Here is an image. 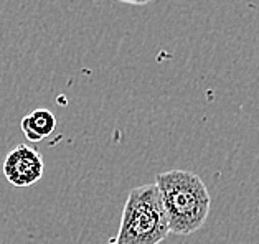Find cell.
<instances>
[{
  "label": "cell",
  "mask_w": 259,
  "mask_h": 244,
  "mask_svg": "<svg viewBox=\"0 0 259 244\" xmlns=\"http://www.w3.org/2000/svg\"><path fill=\"white\" fill-rule=\"evenodd\" d=\"M163 208H165L170 233L187 236L205 224L211 208V197L198 175L187 170H170L155 178Z\"/></svg>",
  "instance_id": "cell-1"
},
{
  "label": "cell",
  "mask_w": 259,
  "mask_h": 244,
  "mask_svg": "<svg viewBox=\"0 0 259 244\" xmlns=\"http://www.w3.org/2000/svg\"><path fill=\"white\" fill-rule=\"evenodd\" d=\"M170 234L162 195L155 183L132 188L114 239L121 244H160Z\"/></svg>",
  "instance_id": "cell-2"
},
{
  "label": "cell",
  "mask_w": 259,
  "mask_h": 244,
  "mask_svg": "<svg viewBox=\"0 0 259 244\" xmlns=\"http://www.w3.org/2000/svg\"><path fill=\"white\" fill-rule=\"evenodd\" d=\"M2 172L10 185L17 188H27L41 180L45 172V162L35 147L28 143H20L7 154Z\"/></svg>",
  "instance_id": "cell-3"
},
{
  "label": "cell",
  "mask_w": 259,
  "mask_h": 244,
  "mask_svg": "<svg viewBox=\"0 0 259 244\" xmlns=\"http://www.w3.org/2000/svg\"><path fill=\"white\" fill-rule=\"evenodd\" d=\"M20 126L30 142H40L53 134L56 129V117L48 109H35L22 119Z\"/></svg>",
  "instance_id": "cell-4"
},
{
  "label": "cell",
  "mask_w": 259,
  "mask_h": 244,
  "mask_svg": "<svg viewBox=\"0 0 259 244\" xmlns=\"http://www.w3.org/2000/svg\"><path fill=\"white\" fill-rule=\"evenodd\" d=\"M119 2H124V4H132V5H145V4H149L150 0H119Z\"/></svg>",
  "instance_id": "cell-5"
},
{
  "label": "cell",
  "mask_w": 259,
  "mask_h": 244,
  "mask_svg": "<svg viewBox=\"0 0 259 244\" xmlns=\"http://www.w3.org/2000/svg\"><path fill=\"white\" fill-rule=\"evenodd\" d=\"M109 244H121V242H117V241H116V239H112V241H111V242H109Z\"/></svg>",
  "instance_id": "cell-6"
}]
</instances>
